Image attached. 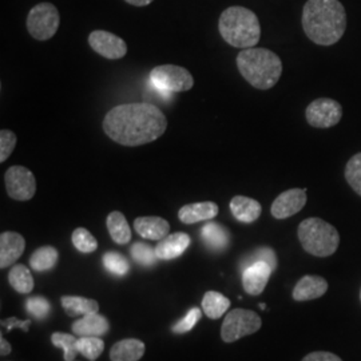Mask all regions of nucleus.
<instances>
[{"mask_svg":"<svg viewBox=\"0 0 361 361\" xmlns=\"http://www.w3.org/2000/svg\"><path fill=\"white\" fill-rule=\"evenodd\" d=\"M168 129L162 110L149 102L119 104L104 119V130L114 142L135 147L154 142Z\"/></svg>","mask_w":361,"mask_h":361,"instance_id":"f257e3e1","label":"nucleus"},{"mask_svg":"<svg viewBox=\"0 0 361 361\" xmlns=\"http://www.w3.org/2000/svg\"><path fill=\"white\" fill-rule=\"evenodd\" d=\"M302 28L313 43L332 46L345 32V8L338 0H308L302 10Z\"/></svg>","mask_w":361,"mask_h":361,"instance_id":"f03ea898","label":"nucleus"},{"mask_svg":"<svg viewBox=\"0 0 361 361\" xmlns=\"http://www.w3.org/2000/svg\"><path fill=\"white\" fill-rule=\"evenodd\" d=\"M237 67L247 83L258 90H269L283 74L281 59L268 49L243 50L237 55Z\"/></svg>","mask_w":361,"mask_h":361,"instance_id":"7ed1b4c3","label":"nucleus"},{"mask_svg":"<svg viewBox=\"0 0 361 361\" xmlns=\"http://www.w3.org/2000/svg\"><path fill=\"white\" fill-rule=\"evenodd\" d=\"M219 30L228 44L243 50L255 47L261 37L257 15L241 6H233L221 13Z\"/></svg>","mask_w":361,"mask_h":361,"instance_id":"20e7f679","label":"nucleus"},{"mask_svg":"<svg viewBox=\"0 0 361 361\" xmlns=\"http://www.w3.org/2000/svg\"><path fill=\"white\" fill-rule=\"evenodd\" d=\"M297 234L304 250L316 257L332 256L340 244V235L335 226L322 219H304Z\"/></svg>","mask_w":361,"mask_h":361,"instance_id":"39448f33","label":"nucleus"},{"mask_svg":"<svg viewBox=\"0 0 361 361\" xmlns=\"http://www.w3.org/2000/svg\"><path fill=\"white\" fill-rule=\"evenodd\" d=\"M150 82L155 90L164 94L189 91L194 86L189 70L176 65L157 66L150 73Z\"/></svg>","mask_w":361,"mask_h":361,"instance_id":"423d86ee","label":"nucleus"},{"mask_svg":"<svg viewBox=\"0 0 361 361\" xmlns=\"http://www.w3.org/2000/svg\"><path fill=\"white\" fill-rule=\"evenodd\" d=\"M27 30L37 40L51 39L61 25V16L51 3H39L34 6L27 16Z\"/></svg>","mask_w":361,"mask_h":361,"instance_id":"0eeeda50","label":"nucleus"},{"mask_svg":"<svg viewBox=\"0 0 361 361\" xmlns=\"http://www.w3.org/2000/svg\"><path fill=\"white\" fill-rule=\"evenodd\" d=\"M262 325V320L256 312L249 310H233L226 314L221 337L225 343H234L245 336L256 334Z\"/></svg>","mask_w":361,"mask_h":361,"instance_id":"6e6552de","label":"nucleus"},{"mask_svg":"<svg viewBox=\"0 0 361 361\" xmlns=\"http://www.w3.org/2000/svg\"><path fill=\"white\" fill-rule=\"evenodd\" d=\"M6 189L15 201H30L37 193V180L25 166H11L4 174Z\"/></svg>","mask_w":361,"mask_h":361,"instance_id":"1a4fd4ad","label":"nucleus"},{"mask_svg":"<svg viewBox=\"0 0 361 361\" xmlns=\"http://www.w3.org/2000/svg\"><path fill=\"white\" fill-rule=\"evenodd\" d=\"M305 116L310 126L317 129H328L340 122L343 116V107L334 99L319 98L307 107Z\"/></svg>","mask_w":361,"mask_h":361,"instance_id":"9d476101","label":"nucleus"},{"mask_svg":"<svg viewBox=\"0 0 361 361\" xmlns=\"http://www.w3.org/2000/svg\"><path fill=\"white\" fill-rule=\"evenodd\" d=\"M89 44L91 49L106 59H122L128 54L126 42L113 32L97 30L89 35Z\"/></svg>","mask_w":361,"mask_h":361,"instance_id":"9b49d317","label":"nucleus"},{"mask_svg":"<svg viewBox=\"0 0 361 361\" xmlns=\"http://www.w3.org/2000/svg\"><path fill=\"white\" fill-rule=\"evenodd\" d=\"M307 204L305 189H289L280 194L271 204V216L276 219H285L292 217L301 212Z\"/></svg>","mask_w":361,"mask_h":361,"instance_id":"f8f14e48","label":"nucleus"},{"mask_svg":"<svg viewBox=\"0 0 361 361\" xmlns=\"http://www.w3.org/2000/svg\"><path fill=\"white\" fill-rule=\"evenodd\" d=\"M273 269L267 262H255L243 271V286L247 295H261L271 279Z\"/></svg>","mask_w":361,"mask_h":361,"instance_id":"ddd939ff","label":"nucleus"},{"mask_svg":"<svg viewBox=\"0 0 361 361\" xmlns=\"http://www.w3.org/2000/svg\"><path fill=\"white\" fill-rule=\"evenodd\" d=\"M26 249V240L16 232H3L0 234V268L6 269L13 265Z\"/></svg>","mask_w":361,"mask_h":361,"instance_id":"4468645a","label":"nucleus"},{"mask_svg":"<svg viewBox=\"0 0 361 361\" xmlns=\"http://www.w3.org/2000/svg\"><path fill=\"white\" fill-rule=\"evenodd\" d=\"M190 235L186 233L178 232L169 234L155 246V253L159 259H174L178 258L190 246Z\"/></svg>","mask_w":361,"mask_h":361,"instance_id":"2eb2a0df","label":"nucleus"},{"mask_svg":"<svg viewBox=\"0 0 361 361\" xmlns=\"http://www.w3.org/2000/svg\"><path fill=\"white\" fill-rule=\"evenodd\" d=\"M328 290L326 280L320 276H304L293 289L296 301H310L324 296Z\"/></svg>","mask_w":361,"mask_h":361,"instance_id":"dca6fc26","label":"nucleus"},{"mask_svg":"<svg viewBox=\"0 0 361 361\" xmlns=\"http://www.w3.org/2000/svg\"><path fill=\"white\" fill-rule=\"evenodd\" d=\"M219 214V205L216 202L207 201V202H197V204H189L180 209L178 219L180 222L186 225L197 224L201 221H209L217 217Z\"/></svg>","mask_w":361,"mask_h":361,"instance_id":"f3484780","label":"nucleus"},{"mask_svg":"<svg viewBox=\"0 0 361 361\" xmlns=\"http://www.w3.org/2000/svg\"><path fill=\"white\" fill-rule=\"evenodd\" d=\"M71 328H73V332L79 337H85V336L101 337L109 332L110 324L104 316L95 312V313L82 316V319H79L73 324Z\"/></svg>","mask_w":361,"mask_h":361,"instance_id":"a211bd4d","label":"nucleus"},{"mask_svg":"<svg viewBox=\"0 0 361 361\" xmlns=\"http://www.w3.org/2000/svg\"><path fill=\"white\" fill-rule=\"evenodd\" d=\"M134 229L142 238L161 241L168 235L170 225L161 217H138L134 221Z\"/></svg>","mask_w":361,"mask_h":361,"instance_id":"6ab92c4d","label":"nucleus"},{"mask_svg":"<svg viewBox=\"0 0 361 361\" xmlns=\"http://www.w3.org/2000/svg\"><path fill=\"white\" fill-rule=\"evenodd\" d=\"M229 207L234 219L244 224H252L257 221L262 212V207L258 201L244 195L233 197Z\"/></svg>","mask_w":361,"mask_h":361,"instance_id":"aec40b11","label":"nucleus"},{"mask_svg":"<svg viewBox=\"0 0 361 361\" xmlns=\"http://www.w3.org/2000/svg\"><path fill=\"white\" fill-rule=\"evenodd\" d=\"M146 347L138 338H125L116 343L110 350L111 361H138L142 359Z\"/></svg>","mask_w":361,"mask_h":361,"instance_id":"412c9836","label":"nucleus"},{"mask_svg":"<svg viewBox=\"0 0 361 361\" xmlns=\"http://www.w3.org/2000/svg\"><path fill=\"white\" fill-rule=\"evenodd\" d=\"M201 235L207 247L213 252H222L231 244V233L217 222H207L201 231Z\"/></svg>","mask_w":361,"mask_h":361,"instance_id":"4be33fe9","label":"nucleus"},{"mask_svg":"<svg viewBox=\"0 0 361 361\" xmlns=\"http://www.w3.org/2000/svg\"><path fill=\"white\" fill-rule=\"evenodd\" d=\"M110 237L118 245H126L131 241V229L126 217L121 212H111L106 219Z\"/></svg>","mask_w":361,"mask_h":361,"instance_id":"5701e85b","label":"nucleus"},{"mask_svg":"<svg viewBox=\"0 0 361 361\" xmlns=\"http://www.w3.org/2000/svg\"><path fill=\"white\" fill-rule=\"evenodd\" d=\"M61 302H62V307L66 310V313L71 317L86 316V314L95 313L99 310L98 301L86 298V297L63 296Z\"/></svg>","mask_w":361,"mask_h":361,"instance_id":"b1692460","label":"nucleus"},{"mask_svg":"<svg viewBox=\"0 0 361 361\" xmlns=\"http://www.w3.org/2000/svg\"><path fill=\"white\" fill-rule=\"evenodd\" d=\"M231 308V300L219 292L210 290L202 298V310L209 319L217 320Z\"/></svg>","mask_w":361,"mask_h":361,"instance_id":"393cba45","label":"nucleus"},{"mask_svg":"<svg viewBox=\"0 0 361 361\" xmlns=\"http://www.w3.org/2000/svg\"><path fill=\"white\" fill-rule=\"evenodd\" d=\"M59 259V253L54 246H42L30 257V265L35 271H47L52 269Z\"/></svg>","mask_w":361,"mask_h":361,"instance_id":"a878e982","label":"nucleus"},{"mask_svg":"<svg viewBox=\"0 0 361 361\" xmlns=\"http://www.w3.org/2000/svg\"><path fill=\"white\" fill-rule=\"evenodd\" d=\"M8 283L18 293L28 295L34 289V279L27 267L18 264L8 273Z\"/></svg>","mask_w":361,"mask_h":361,"instance_id":"bb28decb","label":"nucleus"},{"mask_svg":"<svg viewBox=\"0 0 361 361\" xmlns=\"http://www.w3.org/2000/svg\"><path fill=\"white\" fill-rule=\"evenodd\" d=\"M78 352L90 361H95L104 352V343L101 337L85 336L79 337L77 341Z\"/></svg>","mask_w":361,"mask_h":361,"instance_id":"cd10ccee","label":"nucleus"},{"mask_svg":"<svg viewBox=\"0 0 361 361\" xmlns=\"http://www.w3.org/2000/svg\"><path fill=\"white\" fill-rule=\"evenodd\" d=\"M77 337L68 334H61V332H55L51 335V343L56 347L63 350V359L65 361H74L77 357Z\"/></svg>","mask_w":361,"mask_h":361,"instance_id":"c85d7f7f","label":"nucleus"},{"mask_svg":"<svg viewBox=\"0 0 361 361\" xmlns=\"http://www.w3.org/2000/svg\"><path fill=\"white\" fill-rule=\"evenodd\" d=\"M255 262H267L268 265H271V269L276 271L277 268V257L274 250L271 247H258L253 253H250L249 256H246L241 264H240V269L244 271L249 265L255 264Z\"/></svg>","mask_w":361,"mask_h":361,"instance_id":"c756f323","label":"nucleus"},{"mask_svg":"<svg viewBox=\"0 0 361 361\" xmlns=\"http://www.w3.org/2000/svg\"><path fill=\"white\" fill-rule=\"evenodd\" d=\"M102 261L104 268L116 277H123L129 273V261L118 252H107Z\"/></svg>","mask_w":361,"mask_h":361,"instance_id":"7c9ffc66","label":"nucleus"},{"mask_svg":"<svg viewBox=\"0 0 361 361\" xmlns=\"http://www.w3.org/2000/svg\"><path fill=\"white\" fill-rule=\"evenodd\" d=\"M71 240H73V245L75 246L80 253H85V255L95 252L98 247L97 238L85 228L75 229L71 235Z\"/></svg>","mask_w":361,"mask_h":361,"instance_id":"2f4dec72","label":"nucleus"},{"mask_svg":"<svg viewBox=\"0 0 361 361\" xmlns=\"http://www.w3.org/2000/svg\"><path fill=\"white\" fill-rule=\"evenodd\" d=\"M130 253H131L133 259L142 267H153L157 264V259H159L157 257L155 249L147 244H143V243H135L134 245L131 246Z\"/></svg>","mask_w":361,"mask_h":361,"instance_id":"473e14b6","label":"nucleus"},{"mask_svg":"<svg viewBox=\"0 0 361 361\" xmlns=\"http://www.w3.org/2000/svg\"><path fill=\"white\" fill-rule=\"evenodd\" d=\"M345 180L361 197V153L353 155L345 166Z\"/></svg>","mask_w":361,"mask_h":361,"instance_id":"72a5a7b5","label":"nucleus"},{"mask_svg":"<svg viewBox=\"0 0 361 361\" xmlns=\"http://www.w3.org/2000/svg\"><path fill=\"white\" fill-rule=\"evenodd\" d=\"M26 310L34 319L44 320L51 312V304L46 297L32 296L27 298Z\"/></svg>","mask_w":361,"mask_h":361,"instance_id":"f704fd0d","label":"nucleus"},{"mask_svg":"<svg viewBox=\"0 0 361 361\" xmlns=\"http://www.w3.org/2000/svg\"><path fill=\"white\" fill-rule=\"evenodd\" d=\"M200 319H201V310L200 308H192L183 316V319H180L178 323L173 325L171 331L177 335L188 334L198 324Z\"/></svg>","mask_w":361,"mask_h":361,"instance_id":"c9c22d12","label":"nucleus"},{"mask_svg":"<svg viewBox=\"0 0 361 361\" xmlns=\"http://www.w3.org/2000/svg\"><path fill=\"white\" fill-rule=\"evenodd\" d=\"M16 134L11 130L0 131V162L4 164L10 155L13 154V149L16 147Z\"/></svg>","mask_w":361,"mask_h":361,"instance_id":"e433bc0d","label":"nucleus"},{"mask_svg":"<svg viewBox=\"0 0 361 361\" xmlns=\"http://www.w3.org/2000/svg\"><path fill=\"white\" fill-rule=\"evenodd\" d=\"M1 325L6 326L7 332H11L15 328H19V329H22V331H25V332H28V328H30V325H31V320H30V319H28V320H19V319H16V317H10V319L3 320Z\"/></svg>","mask_w":361,"mask_h":361,"instance_id":"4c0bfd02","label":"nucleus"},{"mask_svg":"<svg viewBox=\"0 0 361 361\" xmlns=\"http://www.w3.org/2000/svg\"><path fill=\"white\" fill-rule=\"evenodd\" d=\"M302 361H343L335 353L331 352H312Z\"/></svg>","mask_w":361,"mask_h":361,"instance_id":"58836bf2","label":"nucleus"},{"mask_svg":"<svg viewBox=\"0 0 361 361\" xmlns=\"http://www.w3.org/2000/svg\"><path fill=\"white\" fill-rule=\"evenodd\" d=\"M0 344H1V349H0V355L1 356H8L11 353V345L7 340H4L3 335H0Z\"/></svg>","mask_w":361,"mask_h":361,"instance_id":"ea45409f","label":"nucleus"},{"mask_svg":"<svg viewBox=\"0 0 361 361\" xmlns=\"http://www.w3.org/2000/svg\"><path fill=\"white\" fill-rule=\"evenodd\" d=\"M128 1L131 6H135V7H145V6H149L150 3H153L154 0H125Z\"/></svg>","mask_w":361,"mask_h":361,"instance_id":"a19ab883","label":"nucleus"},{"mask_svg":"<svg viewBox=\"0 0 361 361\" xmlns=\"http://www.w3.org/2000/svg\"><path fill=\"white\" fill-rule=\"evenodd\" d=\"M259 308H261V310H265L267 305H265V304H259Z\"/></svg>","mask_w":361,"mask_h":361,"instance_id":"79ce46f5","label":"nucleus"},{"mask_svg":"<svg viewBox=\"0 0 361 361\" xmlns=\"http://www.w3.org/2000/svg\"><path fill=\"white\" fill-rule=\"evenodd\" d=\"M360 298H361V292H360Z\"/></svg>","mask_w":361,"mask_h":361,"instance_id":"37998d69","label":"nucleus"}]
</instances>
